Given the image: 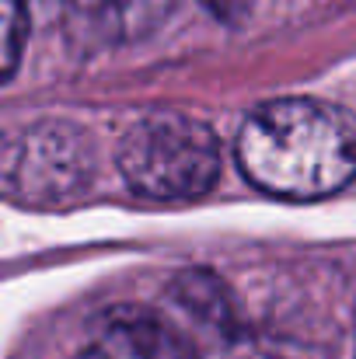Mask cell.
<instances>
[{"instance_id":"52a82bcc","label":"cell","mask_w":356,"mask_h":359,"mask_svg":"<svg viewBox=\"0 0 356 359\" xmlns=\"http://www.w3.org/2000/svg\"><path fill=\"white\" fill-rule=\"evenodd\" d=\"M67 4H70V14L95 21V25L119 21V11H122V0H67Z\"/></svg>"},{"instance_id":"5b68a950","label":"cell","mask_w":356,"mask_h":359,"mask_svg":"<svg viewBox=\"0 0 356 359\" xmlns=\"http://www.w3.org/2000/svg\"><path fill=\"white\" fill-rule=\"evenodd\" d=\"M171 293L210 332H217V335H235L237 332L235 300H231L228 286L213 272H206V269H185L182 276H175Z\"/></svg>"},{"instance_id":"6da1fadb","label":"cell","mask_w":356,"mask_h":359,"mask_svg":"<svg viewBox=\"0 0 356 359\" xmlns=\"http://www.w3.org/2000/svg\"><path fill=\"white\" fill-rule=\"evenodd\" d=\"M235 150L258 192L315 203L356 178V119L329 102L276 98L244 119Z\"/></svg>"},{"instance_id":"7a4b0ae2","label":"cell","mask_w":356,"mask_h":359,"mask_svg":"<svg viewBox=\"0 0 356 359\" xmlns=\"http://www.w3.org/2000/svg\"><path fill=\"white\" fill-rule=\"evenodd\" d=\"M119 171L154 203H185L210 192L220 175V147L206 122L185 112H147L119 140Z\"/></svg>"},{"instance_id":"9c48e42d","label":"cell","mask_w":356,"mask_h":359,"mask_svg":"<svg viewBox=\"0 0 356 359\" xmlns=\"http://www.w3.org/2000/svg\"><path fill=\"white\" fill-rule=\"evenodd\" d=\"M77 359H105L102 353H84V356H77Z\"/></svg>"},{"instance_id":"ba28073f","label":"cell","mask_w":356,"mask_h":359,"mask_svg":"<svg viewBox=\"0 0 356 359\" xmlns=\"http://www.w3.org/2000/svg\"><path fill=\"white\" fill-rule=\"evenodd\" d=\"M220 21H237V18H244L248 14V7H251V0H203Z\"/></svg>"},{"instance_id":"277c9868","label":"cell","mask_w":356,"mask_h":359,"mask_svg":"<svg viewBox=\"0 0 356 359\" xmlns=\"http://www.w3.org/2000/svg\"><path fill=\"white\" fill-rule=\"evenodd\" d=\"M102 332L126 359H199L192 342L168 318L140 304L112 307L102 318Z\"/></svg>"},{"instance_id":"8992f818","label":"cell","mask_w":356,"mask_h":359,"mask_svg":"<svg viewBox=\"0 0 356 359\" xmlns=\"http://www.w3.org/2000/svg\"><path fill=\"white\" fill-rule=\"evenodd\" d=\"M28 39V11L21 0H0V84L18 70Z\"/></svg>"},{"instance_id":"3957f363","label":"cell","mask_w":356,"mask_h":359,"mask_svg":"<svg viewBox=\"0 0 356 359\" xmlns=\"http://www.w3.org/2000/svg\"><path fill=\"white\" fill-rule=\"evenodd\" d=\"M95 171L91 140L70 122H32L0 133V196L25 210L74 206Z\"/></svg>"}]
</instances>
